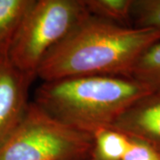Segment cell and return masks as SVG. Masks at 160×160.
<instances>
[{"instance_id": "obj_1", "label": "cell", "mask_w": 160, "mask_h": 160, "mask_svg": "<svg viewBox=\"0 0 160 160\" xmlns=\"http://www.w3.org/2000/svg\"><path fill=\"white\" fill-rule=\"evenodd\" d=\"M158 41L160 29L125 27L89 14L46 54L37 77H130L143 52Z\"/></svg>"}, {"instance_id": "obj_2", "label": "cell", "mask_w": 160, "mask_h": 160, "mask_svg": "<svg viewBox=\"0 0 160 160\" xmlns=\"http://www.w3.org/2000/svg\"><path fill=\"white\" fill-rule=\"evenodd\" d=\"M151 90L128 76H78L43 81L33 102L61 123L92 133L112 126L132 103Z\"/></svg>"}, {"instance_id": "obj_3", "label": "cell", "mask_w": 160, "mask_h": 160, "mask_svg": "<svg viewBox=\"0 0 160 160\" xmlns=\"http://www.w3.org/2000/svg\"><path fill=\"white\" fill-rule=\"evenodd\" d=\"M87 15L84 0H33L9 47L12 62L37 78L46 54Z\"/></svg>"}, {"instance_id": "obj_4", "label": "cell", "mask_w": 160, "mask_h": 160, "mask_svg": "<svg viewBox=\"0 0 160 160\" xmlns=\"http://www.w3.org/2000/svg\"><path fill=\"white\" fill-rule=\"evenodd\" d=\"M92 135L64 125L30 102L0 147V160H89Z\"/></svg>"}, {"instance_id": "obj_5", "label": "cell", "mask_w": 160, "mask_h": 160, "mask_svg": "<svg viewBox=\"0 0 160 160\" xmlns=\"http://www.w3.org/2000/svg\"><path fill=\"white\" fill-rule=\"evenodd\" d=\"M9 47H0V147L26 114L30 103L29 88L36 79L13 65Z\"/></svg>"}, {"instance_id": "obj_6", "label": "cell", "mask_w": 160, "mask_h": 160, "mask_svg": "<svg viewBox=\"0 0 160 160\" xmlns=\"http://www.w3.org/2000/svg\"><path fill=\"white\" fill-rule=\"evenodd\" d=\"M111 126L160 150V88L151 90L132 103Z\"/></svg>"}, {"instance_id": "obj_7", "label": "cell", "mask_w": 160, "mask_h": 160, "mask_svg": "<svg viewBox=\"0 0 160 160\" xmlns=\"http://www.w3.org/2000/svg\"><path fill=\"white\" fill-rule=\"evenodd\" d=\"M89 160H123L131 137L113 126H103L92 132Z\"/></svg>"}, {"instance_id": "obj_8", "label": "cell", "mask_w": 160, "mask_h": 160, "mask_svg": "<svg viewBox=\"0 0 160 160\" xmlns=\"http://www.w3.org/2000/svg\"><path fill=\"white\" fill-rule=\"evenodd\" d=\"M33 0H0V47L10 46Z\"/></svg>"}, {"instance_id": "obj_9", "label": "cell", "mask_w": 160, "mask_h": 160, "mask_svg": "<svg viewBox=\"0 0 160 160\" xmlns=\"http://www.w3.org/2000/svg\"><path fill=\"white\" fill-rule=\"evenodd\" d=\"M133 0H84L89 14L125 27L132 25Z\"/></svg>"}, {"instance_id": "obj_10", "label": "cell", "mask_w": 160, "mask_h": 160, "mask_svg": "<svg viewBox=\"0 0 160 160\" xmlns=\"http://www.w3.org/2000/svg\"><path fill=\"white\" fill-rule=\"evenodd\" d=\"M130 77L152 90L160 88V41L143 52L134 65Z\"/></svg>"}, {"instance_id": "obj_11", "label": "cell", "mask_w": 160, "mask_h": 160, "mask_svg": "<svg viewBox=\"0 0 160 160\" xmlns=\"http://www.w3.org/2000/svg\"><path fill=\"white\" fill-rule=\"evenodd\" d=\"M132 25L139 29H160V0H133Z\"/></svg>"}, {"instance_id": "obj_12", "label": "cell", "mask_w": 160, "mask_h": 160, "mask_svg": "<svg viewBox=\"0 0 160 160\" xmlns=\"http://www.w3.org/2000/svg\"><path fill=\"white\" fill-rule=\"evenodd\" d=\"M123 160H160V150L143 140L131 137L129 149Z\"/></svg>"}]
</instances>
